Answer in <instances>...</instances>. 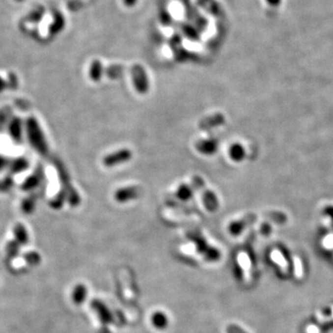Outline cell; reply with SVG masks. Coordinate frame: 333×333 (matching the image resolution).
<instances>
[{"mask_svg": "<svg viewBox=\"0 0 333 333\" xmlns=\"http://www.w3.org/2000/svg\"><path fill=\"white\" fill-rule=\"evenodd\" d=\"M254 220V216L249 215V216H247L246 218L240 220L238 222H234L233 223H231L230 225V230L231 231V233L239 234L242 230L246 228L248 224H250Z\"/></svg>", "mask_w": 333, "mask_h": 333, "instance_id": "10", "label": "cell"}, {"mask_svg": "<svg viewBox=\"0 0 333 333\" xmlns=\"http://www.w3.org/2000/svg\"><path fill=\"white\" fill-rule=\"evenodd\" d=\"M25 127L29 143H31L33 149H35L41 155L47 154L48 150V143L37 119L33 117H29L26 120Z\"/></svg>", "mask_w": 333, "mask_h": 333, "instance_id": "1", "label": "cell"}, {"mask_svg": "<svg viewBox=\"0 0 333 333\" xmlns=\"http://www.w3.org/2000/svg\"><path fill=\"white\" fill-rule=\"evenodd\" d=\"M41 182V178H40L38 173H34V174L29 176L25 181H24L23 184H22V189L24 191H31L34 188H36L40 184Z\"/></svg>", "mask_w": 333, "mask_h": 333, "instance_id": "12", "label": "cell"}, {"mask_svg": "<svg viewBox=\"0 0 333 333\" xmlns=\"http://www.w3.org/2000/svg\"><path fill=\"white\" fill-rule=\"evenodd\" d=\"M330 311H331V312H330V313H331V317H332V319H333V306H332V307H331V309H330Z\"/></svg>", "mask_w": 333, "mask_h": 333, "instance_id": "31", "label": "cell"}, {"mask_svg": "<svg viewBox=\"0 0 333 333\" xmlns=\"http://www.w3.org/2000/svg\"><path fill=\"white\" fill-rule=\"evenodd\" d=\"M13 234H14V240L20 246H24L29 241L28 231L23 224L19 223L15 225L13 229Z\"/></svg>", "mask_w": 333, "mask_h": 333, "instance_id": "9", "label": "cell"}, {"mask_svg": "<svg viewBox=\"0 0 333 333\" xmlns=\"http://www.w3.org/2000/svg\"><path fill=\"white\" fill-rule=\"evenodd\" d=\"M20 246H21L17 243L15 240L8 242V245L6 246V252H7L8 257H10V258L16 257L17 255L19 254Z\"/></svg>", "mask_w": 333, "mask_h": 333, "instance_id": "18", "label": "cell"}, {"mask_svg": "<svg viewBox=\"0 0 333 333\" xmlns=\"http://www.w3.org/2000/svg\"><path fill=\"white\" fill-rule=\"evenodd\" d=\"M225 118L221 113H216L210 115L199 122V128L202 130H210L224 124Z\"/></svg>", "mask_w": 333, "mask_h": 333, "instance_id": "5", "label": "cell"}, {"mask_svg": "<svg viewBox=\"0 0 333 333\" xmlns=\"http://www.w3.org/2000/svg\"><path fill=\"white\" fill-rule=\"evenodd\" d=\"M132 157V152L129 149H120L106 156L103 159V164L106 166H118L129 161Z\"/></svg>", "mask_w": 333, "mask_h": 333, "instance_id": "3", "label": "cell"}, {"mask_svg": "<svg viewBox=\"0 0 333 333\" xmlns=\"http://www.w3.org/2000/svg\"><path fill=\"white\" fill-rule=\"evenodd\" d=\"M294 276L296 278L300 279L304 276V270H303V265L302 262L298 257H295L294 260Z\"/></svg>", "mask_w": 333, "mask_h": 333, "instance_id": "22", "label": "cell"}, {"mask_svg": "<svg viewBox=\"0 0 333 333\" xmlns=\"http://www.w3.org/2000/svg\"><path fill=\"white\" fill-rule=\"evenodd\" d=\"M28 161L24 158L17 159L9 163V169L12 173H20L24 171L28 167Z\"/></svg>", "mask_w": 333, "mask_h": 333, "instance_id": "13", "label": "cell"}, {"mask_svg": "<svg viewBox=\"0 0 333 333\" xmlns=\"http://www.w3.org/2000/svg\"><path fill=\"white\" fill-rule=\"evenodd\" d=\"M104 73V69L103 66L100 61L98 60H95L92 65H91V68H90V78L93 80V81H99L101 79L102 75Z\"/></svg>", "mask_w": 333, "mask_h": 333, "instance_id": "14", "label": "cell"}, {"mask_svg": "<svg viewBox=\"0 0 333 333\" xmlns=\"http://www.w3.org/2000/svg\"><path fill=\"white\" fill-rule=\"evenodd\" d=\"M123 67L120 65H112L110 66L107 70H106V73L107 75L111 78V79H119L122 74H123Z\"/></svg>", "mask_w": 333, "mask_h": 333, "instance_id": "17", "label": "cell"}, {"mask_svg": "<svg viewBox=\"0 0 333 333\" xmlns=\"http://www.w3.org/2000/svg\"><path fill=\"white\" fill-rule=\"evenodd\" d=\"M266 1L270 4V6H274V7L278 6L281 2V0H266Z\"/></svg>", "mask_w": 333, "mask_h": 333, "instance_id": "30", "label": "cell"}, {"mask_svg": "<svg viewBox=\"0 0 333 333\" xmlns=\"http://www.w3.org/2000/svg\"><path fill=\"white\" fill-rule=\"evenodd\" d=\"M84 296H85V290H84V288L83 287L76 288V290L73 293V299H74V301L77 302V303L83 301L84 299Z\"/></svg>", "mask_w": 333, "mask_h": 333, "instance_id": "24", "label": "cell"}, {"mask_svg": "<svg viewBox=\"0 0 333 333\" xmlns=\"http://www.w3.org/2000/svg\"><path fill=\"white\" fill-rule=\"evenodd\" d=\"M271 257H272V260L275 262L278 266V268L280 269V270L285 275H287L288 272H289V265H288V263L286 261L285 257L282 255V254L279 253L278 251H275V252H273Z\"/></svg>", "mask_w": 333, "mask_h": 333, "instance_id": "15", "label": "cell"}, {"mask_svg": "<svg viewBox=\"0 0 333 333\" xmlns=\"http://www.w3.org/2000/svg\"><path fill=\"white\" fill-rule=\"evenodd\" d=\"M306 333H320V329L317 326L309 325L306 328Z\"/></svg>", "mask_w": 333, "mask_h": 333, "instance_id": "27", "label": "cell"}, {"mask_svg": "<svg viewBox=\"0 0 333 333\" xmlns=\"http://www.w3.org/2000/svg\"><path fill=\"white\" fill-rule=\"evenodd\" d=\"M177 197L182 201H187L193 196V187H190L187 184H182L179 189L176 192Z\"/></svg>", "mask_w": 333, "mask_h": 333, "instance_id": "16", "label": "cell"}, {"mask_svg": "<svg viewBox=\"0 0 333 333\" xmlns=\"http://www.w3.org/2000/svg\"><path fill=\"white\" fill-rule=\"evenodd\" d=\"M132 76H133L134 84L137 92L141 94L146 93L149 88V82H148L146 72L143 67L140 65L134 66L132 70Z\"/></svg>", "mask_w": 333, "mask_h": 333, "instance_id": "2", "label": "cell"}, {"mask_svg": "<svg viewBox=\"0 0 333 333\" xmlns=\"http://www.w3.org/2000/svg\"><path fill=\"white\" fill-rule=\"evenodd\" d=\"M122 2L127 7H133V6H135V4H136L137 0H122Z\"/></svg>", "mask_w": 333, "mask_h": 333, "instance_id": "29", "label": "cell"}, {"mask_svg": "<svg viewBox=\"0 0 333 333\" xmlns=\"http://www.w3.org/2000/svg\"><path fill=\"white\" fill-rule=\"evenodd\" d=\"M142 189L139 186H129L123 187L119 190L116 191L114 197L116 201L119 203H125L131 200L138 198L141 195Z\"/></svg>", "mask_w": 333, "mask_h": 333, "instance_id": "4", "label": "cell"}, {"mask_svg": "<svg viewBox=\"0 0 333 333\" xmlns=\"http://www.w3.org/2000/svg\"><path fill=\"white\" fill-rule=\"evenodd\" d=\"M65 199H66L65 193L60 192L57 195H56L55 198L51 201V206H53L54 208H60L63 205Z\"/></svg>", "mask_w": 333, "mask_h": 333, "instance_id": "23", "label": "cell"}, {"mask_svg": "<svg viewBox=\"0 0 333 333\" xmlns=\"http://www.w3.org/2000/svg\"><path fill=\"white\" fill-rule=\"evenodd\" d=\"M324 246L328 249L333 248V236H328L324 241Z\"/></svg>", "mask_w": 333, "mask_h": 333, "instance_id": "26", "label": "cell"}, {"mask_svg": "<svg viewBox=\"0 0 333 333\" xmlns=\"http://www.w3.org/2000/svg\"><path fill=\"white\" fill-rule=\"evenodd\" d=\"M229 154H230V159L237 162L244 160V159L246 158V150L244 146L240 143L232 144L229 150Z\"/></svg>", "mask_w": 333, "mask_h": 333, "instance_id": "11", "label": "cell"}, {"mask_svg": "<svg viewBox=\"0 0 333 333\" xmlns=\"http://www.w3.org/2000/svg\"><path fill=\"white\" fill-rule=\"evenodd\" d=\"M315 317H316V320L319 325H330L333 321L331 316L328 315L326 312H322V311H317L316 315H315Z\"/></svg>", "mask_w": 333, "mask_h": 333, "instance_id": "19", "label": "cell"}, {"mask_svg": "<svg viewBox=\"0 0 333 333\" xmlns=\"http://www.w3.org/2000/svg\"><path fill=\"white\" fill-rule=\"evenodd\" d=\"M35 203H36L35 199L30 198V197L24 199L22 203V210L25 213H31L35 207Z\"/></svg>", "mask_w": 333, "mask_h": 333, "instance_id": "20", "label": "cell"}, {"mask_svg": "<svg viewBox=\"0 0 333 333\" xmlns=\"http://www.w3.org/2000/svg\"><path fill=\"white\" fill-rule=\"evenodd\" d=\"M24 257L30 265H37L41 261V256L37 252H29L24 255Z\"/></svg>", "mask_w": 333, "mask_h": 333, "instance_id": "21", "label": "cell"}, {"mask_svg": "<svg viewBox=\"0 0 333 333\" xmlns=\"http://www.w3.org/2000/svg\"><path fill=\"white\" fill-rule=\"evenodd\" d=\"M8 133L14 142H21L24 135V122L20 118H14L8 125Z\"/></svg>", "mask_w": 333, "mask_h": 333, "instance_id": "6", "label": "cell"}, {"mask_svg": "<svg viewBox=\"0 0 333 333\" xmlns=\"http://www.w3.org/2000/svg\"><path fill=\"white\" fill-rule=\"evenodd\" d=\"M203 200L206 206V209L210 212H214L219 207V201L212 191L205 190L203 193Z\"/></svg>", "mask_w": 333, "mask_h": 333, "instance_id": "8", "label": "cell"}, {"mask_svg": "<svg viewBox=\"0 0 333 333\" xmlns=\"http://www.w3.org/2000/svg\"><path fill=\"white\" fill-rule=\"evenodd\" d=\"M219 143L216 139L201 140L196 143V149L204 155H212L218 150Z\"/></svg>", "mask_w": 333, "mask_h": 333, "instance_id": "7", "label": "cell"}, {"mask_svg": "<svg viewBox=\"0 0 333 333\" xmlns=\"http://www.w3.org/2000/svg\"><path fill=\"white\" fill-rule=\"evenodd\" d=\"M8 159L4 158L3 156H0V171L5 168L6 166H8Z\"/></svg>", "mask_w": 333, "mask_h": 333, "instance_id": "28", "label": "cell"}, {"mask_svg": "<svg viewBox=\"0 0 333 333\" xmlns=\"http://www.w3.org/2000/svg\"><path fill=\"white\" fill-rule=\"evenodd\" d=\"M8 89V82L0 76V94Z\"/></svg>", "mask_w": 333, "mask_h": 333, "instance_id": "25", "label": "cell"}]
</instances>
